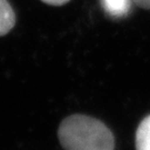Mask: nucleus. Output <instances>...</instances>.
I'll list each match as a JSON object with an SVG mask.
<instances>
[{
	"instance_id": "f257e3e1",
	"label": "nucleus",
	"mask_w": 150,
	"mask_h": 150,
	"mask_svg": "<svg viewBox=\"0 0 150 150\" xmlns=\"http://www.w3.org/2000/svg\"><path fill=\"white\" fill-rule=\"evenodd\" d=\"M58 138L64 150H115L110 129L96 118L72 115L60 123Z\"/></svg>"
},
{
	"instance_id": "f03ea898",
	"label": "nucleus",
	"mask_w": 150,
	"mask_h": 150,
	"mask_svg": "<svg viewBox=\"0 0 150 150\" xmlns=\"http://www.w3.org/2000/svg\"><path fill=\"white\" fill-rule=\"evenodd\" d=\"M132 0H101L105 12L112 18H122L127 16L131 8Z\"/></svg>"
},
{
	"instance_id": "7ed1b4c3",
	"label": "nucleus",
	"mask_w": 150,
	"mask_h": 150,
	"mask_svg": "<svg viewBox=\"0 0 150 150\" xmlns=\"http://www.w3.org/2000/svg\"><path fill=\"white\" fill-rule=\"evenodd\" d=\"M16 23L15 11L7 0H0V37L5 36Z\"/></svg>"
},
{
	"instance_id": "20e7f679",
	"label": "nucleus",
	"mask_w": 150,
	"mask_h": 150,
	"mask_svg": "<svg viewBox=\"0 0 150 150\" xmlns=\"http://www.w3.org/2000/svg\"><path fill=\"white\" fill-rule=\"evenodd\" d=\"M136 149L150 150V115L141 122L136 132Z\"/></svg>"
},
{
	"instance_id": "39448f33",
	"label": "nucleus",
	"mask_w": 150,
	"mask_h": 150,
	"mask_svg": "<svg viewBox=\"0 0 150 150\" xmlns=\"http://www.w3.org/2000/svg\"><path fill=\"white\" fill-rule=\"evenodd\" d=\"M134 5L144 9H150V0H132Z\"/></svg>"
},
{
	"instance_id": "423d86ee",
	"label": "nucleus",
	"mask_w": 150,
	"mask_h": 150,
	"mask_svg": "<svg viewBox=\"0 0 150 150\" xmlns=\"http://www.w3.org/2000/svg\"><path fill=\"white\" fill-rule=\"evenodd\" d=\"M42 2L47 4V5H51V6H62L64 4H67L70 0H41Z\"/></svg>"
}]
</instances>
